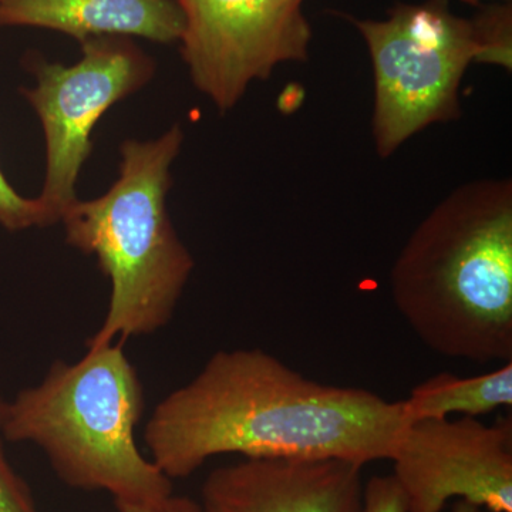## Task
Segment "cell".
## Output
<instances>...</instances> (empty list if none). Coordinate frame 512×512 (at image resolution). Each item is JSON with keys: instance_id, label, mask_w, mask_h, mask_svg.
<instances>
[{"instance_id": "6da1fadb", "label": "cell", "mask_w": 512, "mask_h": 512, "mask_svg": "<svg viewBox=\"0 0 512 512\" xmlns=\"http://www.w3.org/2000/svg\"><path fill=\"white\" fill-rule=\"evenodd\" d=\"M410 420L403 402L308 379L261 349L220 350L154 407L150 460L170 480L212 457L392 460Z\"/></svg>"}, {"instance_id": "7a4b0ae2", "label": "cell", "mask_w": 512, "mask_h": 512, "mask_svg": "<svg viewBox=\"0 0 512 512\" xmlns=\"http://www.w3.org/2000/svg\"><path fill=\"white\" fill-rule=\"evenodd\" d=\"M404 322L430 350L512 362V183L470 181L417 225L390 271Z\"/></svg>"}, {"instance_id": "3957f363", "label": "cell", "mask_w": 512, "mask_h": 512, "mask_svg": "<svg viewBox=\"0 0 512 512\" xmlns=\"http://www.w3.org/2000/svg\"><path fill=\"white\" fill-rule=\"evenodd\" d=\"M87 349L77 362L57 360L42 382L20 390L0 433L39 447L69 487L107 491L116 507L161 510L174 495L173 480L138 450L134 431L146 399L136 367L121 342Z\"/></svg>"}, {"instance_id": "277c9868", "label": "cell", "mask_w": 512, "mask_h": 512, "mask_svg": "<svg viewBox=\"0 0 512 512\" xmlns=\"http://www.w3.org/2000/svg\"><path fill=\"white\" fill-rule=\"evenodd\" d=\"M183 140L173 126L157 140L126 141L119 180L96 200L74 202L60 221L67 242L96 256L110 279L109 309L87 348L153 335L173 319L195 265L165 205Z\"/></svg>"}, {"instance_id": "5b68a950", "label": "cell", "mask_w": 512, "mask_h": 512, "mask_svg": "<svg viewBox=\"0 0 512 512\" xmlns=\"http://www.w3.org/2000/svg\"><path fill=\"white\" fill-rule=\"evenodd\" d=\"M349 19L372 62V133L380 158L424 128L460 117V86L471 63L512 67L511 2L473 19L456 15L448 0L397 5L383 20Z\"/></svg>"}, {"instance_id": "8992f818", "label": "cell", "mask_w": 512, "mask_h": 512, "mask_svg": "<svg viewBox=\"0 0 512 512\" xmlns=\"http://www.w3.org/2000/svg\"><path fill=\"white\" fill-rule=\"evenodd\" d=\"M80 45L82 59L73 66L33 60L36 86L23 90L45 131L46 178L37 200L50 225L62 221L77 201V178L92 153L90 137L101 116L146 86L156 70L131 37H92Z\"/></svg>"}, {"instance_id": "52a82bcc", "label": "cell", "mask_w": 512, "mask_h": 512, "mask_svg": "<svg viewBox=\"0 0 512 512\" xmlns=\"http://www.w3.org/2000/svg\"><path fill=\"white\" fill-rule=\"evenodd\" d=\"M184 15L181 56L192 83L227 113L249 84L282 63L306 62L312 28L306 0H177Z\"/></svg>"}, {"instance_id": "ba28073f", "label": "cell", "mask_w": 512, "mask_h": 512, "mask_svg": "<svg viewBox=\"0 0 512 512\" xmlns=\"http://www.w3.org/2000/svg\"><path fill=\"white\" fill-rule=\"evenodd\" d=\"M390 461L407 512H443L453 498L512 512L511 419L410 421Z\"/></svg>"}, {"instance_id": "9c48e42d", "label": "cell", "mask_w": 512, "mask_h": 512, "mask_svg": "<svg viewBox=\"0 0 512 512\" xmlns=\"http://www.w3.org/2000/svg\"><path fill=\"white\" fill-rule=\"evenodd\" d=\"M362 468L343 460L244 458L215 468L202 512H365Z\"/></svg>"}, {"instance_id": "30bf717a", "label": "cell", "mask_w": 512, "mask_h": 512, "mask_svg": "<svg viewBox=\"0 0 512 512\" xmlns=\"http://www.w3.org/2000/svg\"><path fill=\"white\" fill-rule=\"evenodd\" d=\"M55 30L79 43L92 37L178 42L184 15L177 0H0V28Z\"/></svg>"}, {"instance_id": "8fae6325", "label": "cell", "mask_w": 512, "mask_h": 512, "mask_svg": "<svg viewBox=\"0 0 512 512\" xmlns=\"http://www.w3.org/2000/svg\"><path fill=\"white\" fill-rule=\"evenodd\" d=\"M410 421L476 417L512 406V362L473 377L439 373L413 387L402 400Z\"/></svg>"}, {"instance_id": "7c38bea8", "label": "cell", "mask_w": 512, "mask_h": 512, "mask_svg": "<svg viewBox=\"0 0 512 512\" xmlns=\"http://www.w3.org/2000/svg\"><path fill=\"white\" fill-rule=\"evenodd\" d=\"M0 225L8 231L50 227L45 208L39 200L22 197L0 170Z\"/></svg>"}, {"instance_id": "4fadbf2b", "label": "cell", "mask_w": 512, "mask_h": 512, "mask_svg": "<svg viewBox=\"0 0 512 512\" xmlns=\"http://www.w3.org/2000/svg\"><path fill=\"white\" fill-rule=\"evenodd\" d=\"M0 512H37L32 491L16 473L6 454L5 437L0 433Z\"/></svg>"}, {"instance_id": "5bb4252c", "label": "cell", "mask_w": 512, "mask_h": 512, "mask_svg": "<svg viewBox=\"0 0 512 512\" xmlns=\"http://www.w3.org/2000/svg\"><path fill=\"white\" fill-rule=\"evenodd\" d=\"M365 512H407L406 495L393 476H376L365 484Z\"/></svg>"}, {"instance_id": "9a60e30c", "label": "cell", "mask_w": 512, "mask_h": 512, "mask_svg": "<svg viewBox=\"0 0 512 512\" xmlns=\"http://www.w3.org/2000/svg\"><path fill=\"white\" fill-rule=\"evenodd\" d=\"M164 512H202L200 503L188 497L171 495L170 500L165 504Z\"/></svg>"}, {"instance_id": "2e32d148", "label": "cell", "mask_w": 512, "mask_h": 512, "mask_svg": "<svg viewBox=\"0 0 512 512\" xmlns=\"http://www.w3.org/2000/svg\"><path fill=\"white\" fill-rule=\"evenodd\" d=\"M451 512H487L477 505L467 503V501L457 500V503L453 505V511Z\"/></svg>"}, {"instance_id": "e0dca14e", "label": "cell", "mask_w": 512, "mask_h": 512, "mask_svg": "<svg viewBox=\"0 0 512 512\" xmlns=\"http://www.w3.org/2000/svg\"><path fill=\"white\" fill-rule=\"evenodd\" d=\"M117 510L119 512H164V508L156 510V508L138 507V505H120Z\"/></svg>"}, {"instance_id": "ac0fdd59", "label": "cell", "mask_w": 512, "mask_h": 512, "mask_svg": "<svg viewBox=\"0 0 512 512\" xmlns=\"http://www.w3.org/2000/svg\"><path fill=\"white\" fill-rule=\"evenodd\" d=\"M6 409H8V400L0 396V424H2L3 419H5Z\"/></svg>"}, {"instance_id": "d6986e66", "label": "cell", "mask_w": 512, "mask_h": 512, "mask_svg": "<svg viewBox=\"0 0 512 512\" xmlns=\"http://www.w3.org/2000/svg\"><path fill=\"white\" fill-rule=\"evenodd\" d=\"M463 2L468 3V5H480L484 0H463ZM501 2H511V0H501Z\"/></svg>"}]
</instances>
